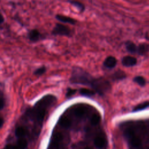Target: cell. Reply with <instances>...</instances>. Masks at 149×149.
<instances>
[{
  "mask_svg": "<svg viewBox=\"0 0 149 149\" xmlns=\"http://www.w3.org/2000/svg\"><path fill=\"white\" fill-rule=\"evenodd\" d=\"M52 34L55 36H70L71 35V30L69 27L64 25L57 23L53 30Z\"/></svg>",
  "mask_w": 149,
  "mask_h": 149,
  "instance_id": "obj_4",
  "label": "cell"
},
{
  "mask_svg": "<svg viewBox=\"0 0 149 149\" xmlns=\"http://www.w3.org/2000/svg\"><path fill=\"white\" fill-rule=\"evenodd\" d=\"M27 133V129L23 126L18 127L16 129L15 132V133L16 136L17 138H19V139L20 138H23V137L26 135Z\"/></svg>",
  "mask_w": 149,
  "mask_h": 149,
  "instance_id": "obj_14",
  "label": "cell"
},
{
  "mask_svg": "<svg viewBox=\"0 0 149 149\" xmlns=\"http://www.w3.org/2000/svg\"><path fill=\"white\" fill-rule=\"evenodd\" d=\"M94 79L91 76V74L83 70L76 68L73 70L70 80L72 83L87 85L91 87Z\"/></svg>",
  "mask_w": 149,
  "mask_h": 149,
  "instance_id": "obj_1",
  "label": "cell"
},
{
  "mask_svg": "<svg viewBox=\"0 0 149 149\" xmlns=\"http://www.w3.org/2000/svg\"><path fill=\"white\" fill-rule=\"evenodd\" d=\"M84 149H92V148H89V147H86V148H85Z\"/></svg>",
  "mask_w": 149,
  "mask_h": 149,
  "instance_id": "obj_29",
  "label": "cell"
},
{
  "mask_svg": "<svg viewBox=\"0 0 149 149\" xmlns=\"http://www.w3.org/2000/svg\"><path fill=\"white\" fill-rule=\"evenodd\" d=\"M79 93L82 96H83L85 97H92L96 94V92L93 90H90V89L83 88L80 89Z\"/></svg>",
  "mask_w": 149,
  "mask_h": 149,
  "instance_id": "obj_17",
  "label": "cell"
},
{
  "mask_svg": "<svg viewBox=\"0 0 149 149\" xmlns=\"http://www.w3.org/2000/svg\"><path fill=\"white\" fill-rule=\"evenodd\" d=\"M56 19L62 23H69L71 25H74L76 23V21L69 17L63 15H57L55 17Z\"/></svg>",
  "mask_w": 149,
  "mask_h": 149,
  "instance_id": "obj_8",
  "label": "cell"
},
{
  "mask_svg": "<svg viewBox=\"0 0 149 149\" xmlns=\"http://www.w3.org/2000/svg\"><path fill=\"white\" fill-rule=\"evenodd\" d=\"M149 107V101L143 102L138 105H137L135 108H133V112H138L140 111L144 110L147 108Z\"/></svg>",
  "mask_w": 149,
  "mask_h": 149,
  "instance_id": "obj_16",
  "label": "cell"
},
{
  "mask_svg": "<svg viewBox=\"0 0 149 149\" xmlns=\"http://www.w3.org/2000/svg\"><path fill=\"white\" fill-rule=\"evenodd\" d=\"M4 22V18L1 13H0V25Z\"/></svg>",
  "mask_w": 149,
  "mask_h": 149,
  "instance_id": "obj_27",
  "label": "cell"
},
{
  "mask_svg": "<svg viewBox=\"0 0 149 149\" xmlns=\"http://www.w3.org/2000/svg\"><path fill=\"white\" fill-rule=\"evenodd\" d=\"M100 115L98 112H94L90 117V123L92 125L96 126L98 125L100 121Z\"/></svg>",
  "mask_w": 149,
  "mask_h": 149,
  "instance_id": "obj_15",
  "label": "cell"
},
{
  "mask_svg": "<svg viewBox=\"0 0 149 149\" xmlns=\"http://www.w3.org/2000/svg\"><path fill=\"white\" fill-rule=\"evenodd\" d=\"M41 33L38 30L33 29L30 31L28 33V38L31 41L36 42L39 41L41 38Z\"/></svg>",
  "mask_w": 149,
  "mask_h": 149,
  "instance_id": "obj_9",
  "label": "cell"
},
{
  "mask_svg": "<svg viewBox=\"0 0 149 149\" xmlns=\"http://www.w3.org/2000/svg\"><path fill=\"white\" fill-rule=\"evenodd\" d=\"M4 119L3 118H1L0 117V128H1L3 125H4Z\"/></svg>",
  "mask_w": 149,
  "mask_h": 149,
  "instance_id": "obj_28",
  "label": "cell"
},
{
  "mask_svg": "<svg viewBox=\"0 0 149 149\" xmlns=\"http://www.w3.org/2000/svg\"><path fill=\"white\" fill-rule=\"evenodd\" d=\"M137 64V59L132 56H125L122 59V64L126 67H133Z\"/></svg>",
  "mask_w": 149,
  "mask_h": 149,
  "instance_id": "obj_5",
  "label": "cell"
},
{
  "mask_svg": "<svg viewBox=\"0 0 149 149\" xmlns=\"http://www.w3.org/2000/svg\"><path fill=\"white\" fill-rule=\"evenodd\" d=\"M47 69H46V68L45 67H41L38 69H37L35 72H34V74H35V75L36 76H41L43 75V74L45 73L46 72Z\"/></svg>",
  "mask_w": 149,
  "mask_h": 149,
  "instance_id": "obj_22",
  "label": "cell"
},
{
  "mask_svg": "<svg viewBox=\"0 0 149 149\" xmlns=\"http://www.w3.org/2000/svg\"><path fill=\"white\" fill-rule=\"evenodd\" d=\"M53 140L60 143L63 140V135L61 132H57L53 135Z\"/></svg>",
  "mask_w": 149,
  "mask_h": 149,
  "instance_id": "obj_21",
  "label": "cell"
},
{
  "mask_svg": "<svg viewBox=\"0 0 149 149\" xmlns=\"http://www.w3.org/2000/svg\"><path fill=\"white\" fill-rule=\"evenodd\" d=\"M5 106V101L4 99L0 98V110H2L4 108Z\"/></svg>",
  "mask_w": 149,
  "mask_h": 149,
  "instance_id": "obj_26",
  "label": "cell"
},
{
  "mask_svg": "<svg viewBox=\"0 0 149 149\" xmlns=\"http://www.w3.org/2000/svg\"><path fill=\"white\" fill-rule=\"evenodd\" d=\"M91 109V107L85 104H76L75 106L71 108L72 114L78 119L83 118L88 114V111Z\"/></svg>",
  "mask_w": 149,
  "mask_h": 149,
  "instance_id": "obj_3",
  "label": "cell"
},
{
  "mask_svg": "<svg viewBox=\"0 0 149 149\" xmlns=\"http://www.w3.org/2000/svg\"><path fill=\"white\" fill-rule=\"evenodd\" d=\"M96 93L102 96L108 92L111 88V84L108 80L102 78H95L91 86Z\"/></svg>",
  "mask_w": 149,
  "mask_h": 149,
  "instance_id": "obj_2",
  "label": "cell"
},
{
  "mask_svg": "<svg viewBox=\"0 0 149 149\" xmlns=\"http://www.w3.org/2000/svg\"><path fill=\"white\" fill-rule=\"evenodd\" d=\"M76 90H73V89H68V90L67 93V97H71L72 96H73L74 93H76Z\"/></svg>",
  "mask_w": 149,
  "mask_h": 149,
  "instance_id": "obj_24",
  "label": "cell"
},
{
  "mask_svg": "<svg viewBox=\"0 0 149 149\" xmlns=\"http://www.w3.org/2000/svg\"><path fill=\"white\" fill-rule=\"evenodd\" d=\"M16 145L19 148V149H25L27 146V142L24 138H20L17 141Z\"/></svg>",
  "mask_w": 149,
  "mask_h": 149,
  "instance_id": "obj_18",
  "label": "cell"
},
{
  "mask_svg": "<svg viewBox=\"0 0 149 149\" xmlns=\"http://www.w3.org/2000/svg\"><path fill=\"white\" fill-rule=\"evenodd\" d=\"M116 64H117L116 59L114 57L109 56L105 59V60H104L103 65L104 67L107 68L112 69L115 67Z\"/></svg>",
  "mask_w": 149,
  "mask_h": 149,
  "instance_id": "obj_7",
  "label": "cell"
},
{
  "mask_svg": "<svg viewBox=\"0 0 149 149\" xmlns=\"http://www.w3.org/2000/svg\"><path fill=\"white\" fill-rule=\"evenodd\" d=\"M126 50L132 54H136L138 51V46L133 42L128 41L126 43Z\"/></svg>",
  "mask_w": 149,
  "mask_h": 149,
  "instance_id": "obj_11",
  "label": "cell"
},
{
  "mask_svg": "<svg viewBox=\"0 0 149 149\" xmlns=\"http://www.w3.org/2000/svg\"><path fill=\"white\" fill-rule=\"evenodd\" d=\"M148 149H149V148H148Z\"/></svg>",
  "mask_w": 149,
  "mask_h": 149,
  "instance_id": "obj_30",
  "label": "cell"
},
{
  "mask_svg": "<svg viewBox=\"0 0 149 149\" xmlns=\"http://www.w3.org/2000/svg\"><path fill=\"white\" fill-rule=\"evenodd\" d=\"M149 51V45L146 43L140 44L138 46L137 54L143 55H145Z\"/></svg>",
  "mask_w": 149,
  "mask_h": 149,
  "instance_id": "obj_13",
  "label": "cell"
},
{
  "mask_svg": "<svg viewBox=\"0 0 149 149\" xmlns=\"http://www.w3.org/2000/svg\"><path fill=\"white\" fill-rule=\"evenodd\" d=\"M69 3L70 4H71L73 6H74V7L77 8V9L78 10H79L80 12H83L84 10V5L79 2V1H69Z\"/></svg>",
  "mask_w": 149,
  "mask_h": 149,
  "instance_id": "obj_20",
  "label": "cell"
},
{
  "mask_svg": "<svg viewBox=\"0 0 149 149\" xmlns=\"http://www.w3.org/2000/svg\"><path fill=\"white\" fill-rule=\"evenodd\" d=\"M58 123L59 125L65 129H68L72 125L71 119L68 115H63L59 119Z\"/></svg>",
  "mask_w": 149,
  "mask_h": 149,
  "instance_id": "obj_6",
  "label": "cell"
},
{
  "mask_svg": "<svg viewBox=\"0 0 149 149\" xmlns=\"http://www.w3.org/2000/svg\"><path fill=\"white\" fill-rule=\"evenodd\" d=\"M128 139L129 140L130 144L134 147H139L142 144V140L138 136H137L135 134H134L133 135Z\"/></svg>",
  "mask_w": 149,
  "mask_h": 149,
  "instance_id": "obj_10",
  "label": "cell"
},
{
  "mask_svg": "<svg viewBox=\"0 0 149 149\" xmlns=\"http://www.w3.org/2000/svg\"><path fill=\"white\" fill-rule=\"evenodd\" d=\"M59 144H60V143L59 142L52 140L50 145L49 149H59Z\"/></svg>",
  "mask_w": 149,
  "mask_h": 149,
  "instance_id": "obj_23",
  "label": "cell"
},
{
  "mask_svg": "<svg viewBox=\"0 0 149 149\" xmlns=\"http://www.w3.org/2000/svg\"><path fill=\"white\" fill-rule=\"evenodd\" d=\"M4 149H19L16 144H8L5 147Z\"/></svg>",
  "mask_w": 149,
  "mask_h": 149,
  "instance_id": "obj_25",
  "label": "cell"
},
{
  "mask_svg": "<svg viewBox=\"0 0 149 149\" xmlns=\"http://www.w3.org/2000/svg\"><path fill=\"white\" fill-rule=\"evenodd\" d=\"M133 81L142 87L144 86L146 84V79L143 76H138L135 77L133 78Z\"/></svg>",
  "mask_w": 149,
  "mask_h": 149,
  "instance_id": "obj_19",
  "label": "cell"
},
{
  "mask_svg": "<svg viewBox=\"0 0 149 149\" xmlns=\"http://www.w3.org/2000/svg\"><path fill=\"white\" fill-rule=\"evenodd\" d=\"M94 144L97 148H102L106 144V140L102 136H97L94 140Z\"/></svg>",
  "mask_w": 149,
  "mask_h": 149,
  "instance_id": "obj_12",
  "label": "cell"
}]
</instances>
